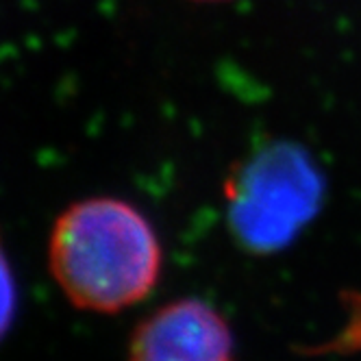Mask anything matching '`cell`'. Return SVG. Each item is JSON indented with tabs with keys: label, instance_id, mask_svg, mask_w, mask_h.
<instances>
[{
	"label": "cell",
	"instance_id": "obj_4",
	"mask_svg": "<svg viewBox=\"0 0 361 361\" xmlns=\"http://www.w3.org/2000/svg\"><path fill=\"white\" fill-rule=\"evenodd\" d=\"M16 300H18V292H16L13 272L3 248V240H0V342L5 340V335L11 329L16 316Z\"/></svg>",
	"mask_w": 361,
	"mask_h": 361
},
{
	"label": "cell",
	"instance_id": "obj_1",
	"mask_svg": "<svg viewBox=\"0 0 361 361\" xmlns=\"http://www.w3.org/2000/svg\"><path fill=\"white\" fill-rule=\"evenodd\" d=\"M48 266L79 309L118 314L148 298L164 272V248L133 202L96 196L70 204L55 220Z\"/></svg>",
	"mask_w": 361,
	"mask_h": 361
},
{
	"label": "cell",
	"instance_id": "obj_2",
	"mask_svg": "<svg viewBox=\"0 0 361 361\" xmlns=\"http://www.w3.org/2000/svg\"><path fill=\"white\" fill-rule=\"evenodd\" d=\"M322 176L307 154L276 142L255 152L226 183L228 224L252 252L290 244L320 207Z\"/></svg>",
	"mask_w": 361,
	"mask_h": 361
},
{
	"label": "cell",
	"instance_id": "obj_3",
	"mask_svg": "<svg viewBox=\"0 0 361 361\" xmlns=\"http://www.w3.org/2000/svg\"><path fill=\"white\" fill-rule=\"evenodd\" d=\"M128 361H238L235 335L207 300L176 298L135 326Z\"/></svg>",
	"mask_w": 361,
	"mask_h": 361
},
{
	"label": "cell",
	"instance_id": "obj_5",
	"mask_svg": "<svg viewBox=\"0 0 361 361\" xmlns=\"http://www.w3.org/2000/svg\"><path fill=\"white\" fill-rule=\"evenodd\" d=\"M198 3H220V0H198Z\"/></svg>",
	"mask_w": 361,
	"mask_h": 361
}]
</instances>
